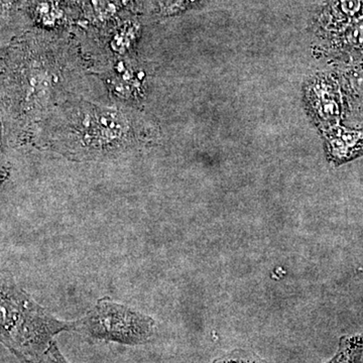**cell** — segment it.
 Instances as JSON below:
<instances>
[{
    "mask_svg": "<svg viewBox=\"0 0 363 363\" xmlns=\"http://www.w3.org/2000/svg\"><path fill=\"white\" fill-rule=\"evenodd\" d=\"M73 321H63L40 306L16 284L13 274L0 271V343L21 363L35 362Z\"/></svg>",
    "mask_w": 363,
    "mask_h": 363,
    "instance_id": "cell-1",
    "label": "cell"
},
{
    "mask_svg": "<svg viewBox=\"0 0 363 363\" xmlns=\"http://www.w3.org/2000/svg\"><path fill=\"white\" fill-rule=\"evenodd\" d=\"M59 150L72 159L97 160L118 156L136 145L128 114L112 107L88 105L76 111Z\"/></svg>",
    "mask_w": 363,
    "mask_h": 363,
    "instance_id": "cell-2",
    "label": "cell"
},
{
    "mask_svg": "<svg viewBox=\"0 0 363 363\" xmlns=\"http://www.w3.org/2000/svg\"><path fill=\"white\" fill-rule=\"evenodd\" d=\"M73 331L93 340L143 345L156 334V321L111 298H102L85 316L73 321Z\"/></svg>",
    "mask_w": 363,
    "mask_h": 363,
    "instance_id": "cell-3",
    "label": "cell"
},
{
    "mask_svg": "<svg viewBox=\"0 0 363 363\" xmlns=\"http://www.w3.org/2000/svg\"><path fill=\"white\" fill-rule=\"evenodd\" d=\"M109 85L114 95L124 100H138L142 97L145 86V73L128 62H117Z\"/></svg>",
    "mask_w": 363,
    "mask_h": 363,
    "instance_id": "cell-4",
    "label": "cell"
},
{
    "mask_svg": "<svg viewBox=\"0 0 363 363\" xmlns=\"http://www.w3.org/2000/svg\"><path fill=\"white\" fill-rule=\"evenodd\" d=\"M312 102L315 111L320 118L332 123L337 121L340 109L335 95L326 84H320L312 91Z\"/></svg>",
    "mask_w": 363,
    "mask_h": 363,
    "instance_id": "cell-5",
    "label": "cell"
},
{
    "mask_svg": "<svg viewBox=\"0 0 363 363\" xmlns=\"http://www.w3.org/2000/svg\"><path fill=\"white\" fill-rule=\"evenodd\" d=\"M363 353V335L342 337L335 357L328 363H358Z\"/></svg>",
    "mask_w": 363,
    "mask_h": 363,
    "instance_id": "cell-6",
    "label": "cell"
},
{
    "mask_svg": "<svg viewBox=\"0 0 363 363\" xmlns=\"http://www.w3.org/2000/svg\"><path fill=\"white\" fill-rule=\"evenodd\" d=\"M138 26L128 23L121 26L111 40V49L117 54H125L130 51L138 38Z\"/></svg>",
    "mask_w": 363,
    "mask_h": 363,
    "instance_id": "cell-7",
    "label": "cell"
},
{
    "mask_svg": "<svg viewBox=\"0 0 363 363\" xmlns=\"http://www.w3.org/2000/svg\"><path fill=\"white\" fill-rule=\"evenodd\" d=\"M35 13H37L39 23L45 26H56L63 18V13L58 7L55 6L54 4H48V2L39 4Z\"/></svg>",
    "mask_w": 363,
    "mask_h": 363,
    "instance_id": "cell-8",
    "label": "cell"
},
{
    "mask_svg": "<svg viewBox=\"0 0 363 363\" xmlns=\"http://www.w3.org/2000/svg\"><path fill=\"white\" fill-rule=\"evenodd\" d=\"M339 9L346 16H355L363 9V0H340Z\"/></svg>",
    "mask_w": 363,
    "mask_h": 363,
    "instance_id": "cell-9",
    "label": "cell"
},
{
    "mask_svg": "<svg viewBox=\"0 0 363 363\" xmlns=\"http://www.w3.org/2000/svg\"><path fill=\"white\" fill-rule=\"evenodd\" d=\"M200 0H168L164 6V11L167 14H173L185 11Z\"/></svg>",
    "mask_w": 363,
    "mask_h": 363,
    "instance_id": "cell-10",
    "label": "cell"
},
{
    "mask_svg": "<svg viewBox=\"0 0 363 363\" xmlns=\"http://www.w3.org/2000/svg\"><path fill=\"white\" fill-rule=\"evenodd\" d=\"M350 44L355 48H363V21L357 23L347 35Z\"/></svg>",
    "mask_w": 363,
    "mask_h": 363,
    "instance_id": "cell-11",
    "label": "cell"
},
{
    "mask_svg": "<svg viewBox=\"0 0 363 363\" xmlns=\"http://www.w3.org/2000/svg\"><path fill=\"white\" fill-rule=\"evenodd\" d=\"M45 357L49 360L50 363H70L62 354L56 341L50 346L49 350L45 353Z\"/></svg>",
    "mask_w": 363,
    "mask_h": 363,
    "instance_id": "cell-12",
    "label": "cell"
},
{
    "mask_svg": "<svg viewBox=\"0 0 363 363\" xmlns=\"http://www.w3.org/2000/svg\"><path fill=\"white\" fill-rule=\"evenodd\" d=\"M16 0H0V11H7Z\"/></svg>",
    "mask_w": 363,
    "mask_h": 363,
    "instance_id": "cell-13",
    "label": "cell"
},
{
    "mask_svg": "<svg viewBox=\"0 0 363 363\" xmlns=\"http://www.w3.org/2000/svg\"><path fill=\"white\" fill-rule=\"evenodd\" d=\"M2 130H4V125H2L1 119H0V147L2 143Z\"/></svg>",
    "mask_w": 363,
    "mask_h": 363,
    "instance_id": "cell-14",
    "label": "cell"
},
{
    "mask_svg": "<svg viewBox=\"0 0 363 363\" xmlns=\"http://www.w3.org/2000/svg\"><path fill=\"white\" fill-rule=\"evenodd\" d=\"M30 363H50L49 362H48L47 360V358H45L44 357V355H43L42 357L40 358V360H38V362H30Z\"/></svg>",
    "mask_w": 363,
    "mask_h": 363,
    "instance_id": "cell-15",
    "label": "cell"
}]
</instances>
